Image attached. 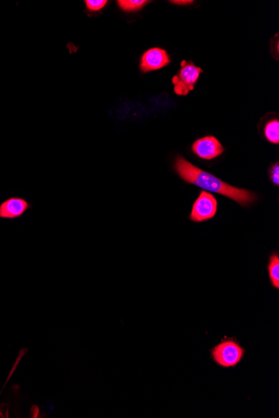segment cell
I'll use <instances>...</instances> for the list:
<instances>
[{"instance_id":"cell-10","label":"cell","mask_w":279,"mask_h":418,"mask_svg":"<svg viewBox=\"0 0 279 418\" xmlns=\"http://www.w3.org/2000/svg\"><path fill=\"white\" fill-rule=\"evenodd\" d=\"M149 1L146 0H119L117 5L125 12H135L142 10Z\"/></svg>"},{"instance_id":"cell-4","label":"cell","mask_w":279,"mask_h":418,"mask_svg":"<svg viewBox=\"0 0 279 418\" xmlns=\"http://www.w3.org/2000/svg\"><path fill=\"white\" fill-rule=\"evenodd\" d=\"M217 211V200L212 194L207 191L201 192L198 198L192 206L190 215L191 220L194 223H204L215 216Z\"/></svg>"},{"instance_id":"cell-9","label":"cell","mask_w":279,"mask_h":418,"mask_svg":"<svg viewBox=\"0 0 279 418\" xmlns=\"http://www.w3.org/2000/svg\"><path fill=\"white\" fill-rule=\"evenodd\" d=\"M264 135L267 139L272 144L278 145L279 143V121L272 120L267 123L264 127Z\"/></svg>"},{"instance_id":"cell-7","label":"cell","mask_w":279,"mask_h":418,"mask_svg":"<svg viewBox=\"0 0 279 418\" xmlns=\"http://www.w3.org/2000/svg\"><path fill=\"white\" fill-rule=\"evenodd\" d=\"M192 149L199 158L208 161L217 158L224 153L223 145L214 137H206L198 139L192 145Z\"/></svg>"},{"instance_id":"cell-12","label":"cell","mask_w":279,"mask_h":418,"mask_svg":"<svg viewBox=\"0 0 279 418\" xmlns=\"http://www.w3.org/2000/svg\"><path fill=\"white\" fill-rule=\"evenodd\" d=\"M270 179L275 186H279V165L276 162L270 168Z\"/></svg>"},{"instance_id":"cell-2","label":"cell","mask_w":279,"mask_h":418,"mask_svg":"<svg viewBox=\"0 0 279 418\" xmlns=\"http://www.w3.org/2000/svg\"><path fill=\"white\" fill-rule=\"evenodd\" d=\"M245 350L235 339H226L212 348V359L223 368L235 367L244 359Z\"/></svg>"},{"instance_id":"cell-8","label":"cell","mask_w":279,"mask_h":418,"mask_svg":"<svg viewBox=\"0 0 279 418\" xmlns=\"http://www.w3.org/2000/svg\"><path fill=\"white\" fill-rule=\"evenodd\" d=\"M269 275L272 284L273 288L275 289H279V256L278 254L273 252L272 256L269 258Z\"/></svg>"},{"instance_id":"cell-1","label":"cell","mask_w":279,"mask_h":418,"mask_svg":"<svg viewBox=\"0 0 279 418\" xmlns=\"http://www.w3.org/2000/svg\"><path fill=\"white\" fill-rule=\"evenodd\" d=\"M175 170L185 182L232 199L242 207H249L257 199V195L253 192L240 189L223 182L215 175L192 165L191 162L180 155L175 161Z\"/></svg>"},{"instance_id":"cell-13","label":"cell","mask_w":279,"mask_h":418,"mask_svg":"<svg viewBox=\"0 0 279 418\" xmlns=\"http://www.w3.org/2000/svg\"><path fill=\"white\" fill-rule=\"evenodd\" d=\"M175 5H189V3H194V1H188V0H175V1H171Z\"/></svg>"},{"instance_id":"cell-11","label":"cell","mask_w":279,"mask_h":418,"mask_svg":"<svg viewBox=\"0 0 279 418\" xmlns=\"http://www.w3.org/2000/svg\"><path fill=\"white\" fill-rule=\"evenodd\" d=\"M106 0H85L86 9L92 12L100 11L108 5Z\"/></svg>"},{"instance_id":"cell-3","label":"cell","mask_w":279,"mask_h":418,"mask_svg":"<svg viewBox=\"0 0 279 418\" xmlns=\"http://www.w3.org/2000/svg\"><path fill=\"white\" fill-rule=\"evenodd\" d=\"M203 69L196 67L190 61L183 60L180 63V69L178 75L172 79L174 85V92L176 95L185 96L194 89L196 81L199 79Z\"/></svg>"},{"instance_id":"cell-5","label":"cell","mask_w":279,"mask_h":418,"mask_svg":"<svg viewBox=\"0 0 279 418\" xmlns=\"http://www.w3.org/2000/svg\"><path fill=\"white\" fill-rule=\"evenodd\" d=\"M32 204L19 196H11L0 203V220H15L22 218L31 210Z\"/></svg>"},{"instance_id":"cell-6","label":"cell","mask_w":279,"mask_h":418,"mask_svg":"<svg viewBox=\"0 0 279 418\" xmlns=\"http://www.w3.org/2000/svg\"><path fill=\"white\" fill-rule=\"evenodd\" d=\"M170 57L163 49L151 48L142 55L140 69L142 73L158 71L170 64Z\"/></svg>"}]
</instances>
